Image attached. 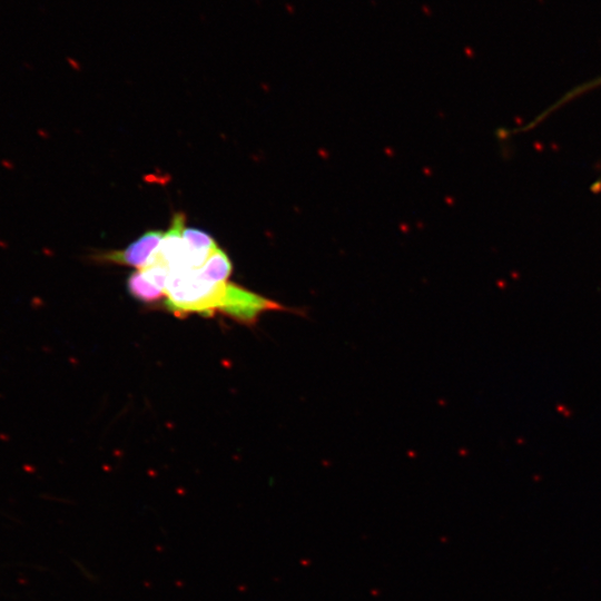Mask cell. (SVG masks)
<instances>
[{
  "instance_id": "6",
  "label": "cell",
  "mask_w": 601,
  "mask_h": 601,
  "mask_svg": "<svg viewBox=\"0 0 601 601\" xmlns=\"http://www.w3.org/2000/svg\"><path fill=\"white\" fill-rule=\"evenodd\" d=\"M600 87L601 75L566 91L562 97L559 98L558 102L560 106H564L571 100Z\"/></svg>"
},
{
  "instance_id": "3",
  "label": "cell",
  "mask_w": 601,
  "mask_h": 601,
  "mask_svg": "<svg viewBox=\"0 0 601 601\" xmlns=\"http://www.w3.org/2000/svg\"><path fill=\"white\" fill-rule=\"evenodd\" d=\"M183 236L188 250L189 269L200 268L218 248L213 237L203 230L185 227Z\"/></svg>"
},
{
  "instance_id": "7",
  "label": "cell",
  "mask_w": 601,
  "mask_h": 601,
  "mask_svg": "<svg viewBox=\"0 0 601 601\" xmlns=\"http://www.w3.org/2000/svg\"><path fill=\"white\" fill-rule=\"evenodd\" d=\"M592 190H601V177L594 181V184L592 185Z\"/></svg>"
},
{
  "instance_id": "1",
  "label": "cell",
  "mask_w": 601,
  "mask_h": 601,
  "mask_svg": "<svg viewBox=\"0 0 601 601\" xmlns=\"http://www.w3.org/2000/svg\"><path fill=\"white\" fill-rule=\"evenodd\" d=\"M227 283L206 280L196 269L169 270L165 306L175 314L211 315L221 306Z\"/></svg>"
},
{
  "instance_id": "5",
  "label": "cell",
  "mask_w": 601,
  "mask_h": 601,
  "mask_svg": "<svg viewBox=\"0 0 601 601\" xmlns=\"http://www.w3.org/2000/svg\"><path fill=\"white\" fill-rule=\"evenodd\" d=\"M128 289L135 298L145 303H152L166 297L165 292L149 282L139 269L129 276Z\"/></svg>"
},
{
  "instance_id": "4",
  "label": "cell",
  "mask_w": 601,
  "mask_h": 601,
  "mask_svg": "<svg viewBox=\"0 0 601 601\" xmlns=\"http://www.w3.org/2000/svg\"><path fill=\"white\" fill-rule=\"evenodd\" d=\"M233 266L227 254L219 247L210 255L206 263L196 268L198 275L213 283L227 282Z\"/></svg>"
},
{
  "instance_id": "2",
  "label": "cell",
  "mask_w": 601,
  "mask_h": 601,
  "mask_svg": "<svg viewBox=\"0 0 601 601\" xmlns=\"http://www.w3.org/2000/svg\"><path fill=\"white\" fill-rule=\"evenodd\" d=\"M162 236L164 233L161 230L146 231L126 248L102 253L97 256V259L107 263L134 266L140 269L157 249Z\"/></svg>"
}]
</instances>
